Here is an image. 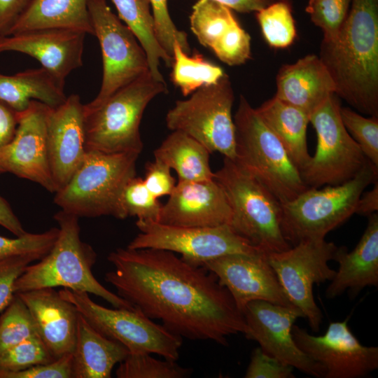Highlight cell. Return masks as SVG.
I'll return each instance as SVG.
<instances>
[{
    "label": "cell",
    "instance_id": "obj_1",
    "mask_svg": "<svg viewBox=\"0 0 378 378\" xmlns=\"http://www.w3.org/2000/svg\"><path fill=\"white\" fill-rule=\"evenodd\" d=\"M107 259L113 269L105 281L117 295L174 335L227 345L247 325L227 289L203 267L172 251L118 248Z\"/></svg>",
    "mask_w": 378,
    "mask_h": 378
},
{
    "label": "cell",
    "instance_id": "obj_2",
    "mask_svg": "<svg viewBox=\"0 0 378 378\" xmlns=\"http://www.w3.org/2000/svg\"><path fill=\"white\" fill-rule=\"evenodd\" d=\"M318 57L335 94L356 111L378 116V0H351L336 38L321 42Z\"/></svg>",
    "mask_w": 378,
    "mask_h": 378
},
{
    "label": "cell",
    "instance_id": "obj_3",
    "mask_svg": "<svg viewBox=\"0 0 378 378\" xmlns=\"http://www.w3.org/2000/svg\"><path fill=\"white\" fill-rule=\"evenodd\" d=\"M58 237L50 251L36 263L29 265L14 284L15 294L43 288L64 287L94 294L114 308L135 309L118 295L105 288L94 277L92 267L97 253L80 237L79 218L62 210L54 216Z\"/></svg>",
    "mask_w": 378,
    "mask_h": 378
},
{
    "label": "cell",
    "instance_id": "obj_4",
    "mask_svg": "<svg viewBox=\"0 0 378 378\" xmlns=\"http://www.w3.org/2000/svg\"><path fill=\"white\" fill-rule=\"evenodd\" d=\"M234 161L284 204L309 188L285 148L246 98L240 95L233 117Z\"/></svg>",
    "mask_w": 378,
    "mask_h": 378
},
{
    "label": "cell",
    "instance_id": "obj_5",
    "mask_svg": "<svg viewBox=\"0 0 378 378\" xmlns=\"http://www.w3.org/2000/svg\"><path fill=\"white\" fill-rule=\"evenodd\" d=\"M167 92L166 83L156 80L149 71L101 105L88 109L84 104L87 151L140 154L144 144L139 127L144 111L155 97Z\"/></svg>",
    "mask_w": 378,
    "mask_h": 378
},
{
    "label": "cell",
    "instance_id": "obj_6",
    "mask_svg": "<svg viewBox=\"0 0 378 378\" xmlns=\"http://www.w3.org/2000/svg\"><path fill=\"white\" fill-rule=\"evenodd\" d=\"M377 178L378 167L368 159L348 181L323 188H309L281 204V230L286 241L293 246L304 240L324 239L355 214L360 195Z\"/></svg>",
    "mask_w": 378,
    "mask_h": 378
},
{
    "label": "cell",
    "instance_id": "obj_7",
    "mask_svg": "<svg viewBox=\"0 0 378 378\" xmlns=\"http://www.w3.org/2000/svg\"><path fill=\"white\" fill-rule=\"evenodd\" d=\"M214 178L228 197L229 225L237 234L267 254L291 246L281 230V204L262 183L227 158Z\"/></svg>",
    "mask_w": 378,
    "mask_h": 378
},
{
    "label": "cell",
    "instance_id": "obj_8",
    "mask_svg": "<svg viewBox=\"0 0 378 378\" xmlns=\"http://www.w3.org/2000/svg\"><path fill=\"white\" fill-rule=\"evenodd\" d=\"M139 155L88 150L69 182L55 192V203L78 218H118L119 198L126 183L136 176Z\"/></svg>",
    "mask_w": 378,
    "mask_h": 378
},
{
    "label": "cell",
    "instance_id": "obj_9",
    "mask_svg": "<svg viewBox=\"0 0 378 378\" xmlns=\"http://www.w3.org/2000/svg\"><path fill=\"white\" fill-rule=\"evenodd\" d=\"M234 94L225 74L217 83L205 85L187 99L177 100L167 113L168 129L190 136L211 153L235 158V127L232 115Z\"/></svg>",
    "mask_w": 378,
    "mask_h": 378
},
{
    "label": "cell",
    "instance_id": "obj_10",
    "mask_svg": "<svg viewBox=\"0 0 378 378\" xmlns=\"http://www.w3.org/2000/svg\"><path fill=\"white\" fill-rule=\"evenodd\" d=\"M337 96H330L309 115L315 130V153L300 169L308 188L336 186L354 178L368 158L344 127Z\"/></svg>",
    "mask_w": 378,
    "mask_h": 378
},
{
    "label": "cell",
    "instance_id": "obj_11",
    "mask_svg": "<svg viewBox=\"0 0 378 378\" xmlns=\"http://www.w3.org/2000/svg\"><path fill=\"white\" fill-rule=\"evenodd\" d=\"M60 295L105 337L120 342L129 353L155 354L176 361L182 338L153 321L137 309H109L94 302L83 291L64 288Z\"/></svg>",
    "mask_w": 378,
    "mask_h": 378
},
{
    "label": "cell",
    "instance_id": "obj_12",
    "mask_svg": "<svg viewBox=\"0 0 378 378\" xmlns=\"http://www.w3.org/2000/svg\"><path fill=\"white\" fill-rule=\"evenodd\" d=\"M88 10L103 64L100 90L92 102L85 104L90 109L149 71V66L146 53L135 35L112 12L106 0H88Z\"/></svg>",
    "mask_w": 378,
    "mask_h": 378
},
{
    "label": "cell",
    "instance_id": "obj_13",
    "mask_svg": "<svg viewBox=\"0 0 378 378\" xmlns=\"http://www.w3.org/2000/svg\"><path fill=\"white\" fill-rule=\"evenodd\" d=\"M136 225L140 232L130 242L127 248L172 251L181 254L184 261L197 267L227 254L264 253L237 234L228 224L214 227H183L137 219Z\"/></svg>",
    "mask_w": 378,
    "mask_h": 378
},
{
    "label": "cell",
    "instance_id": "obj_14",
    "mask_svg": "<svg viewBox=\"0 0 378 378\" xmlns=\"http://www.w3.org/2000/svg\"><path fill=\"white\" fill-rule=\"evenodd\" d=\"M337 248L325 239L304 240L286 251L267 254L289 301L302 312L314 332L319 330L323 316L313 287L333 279L336 271L328 262L333 260Z\"/></svg>",
    "mask_w": 378,
    "mask_h": 378
},
{
    "label": "cell",
    "instance_id": "obj_15",
    "mask_svg": "<svg viewBox=\"0 0 378 378\" xmlns=\"http://www.w3.org/2000/svg\"><path fill=\"white\" fill-rule=\"evenodd\" d=\"M349 317L329 323L326 333L314 336L296 325L298 346L325 370V378L364 377L378 368V347L363 346L351 331Z\"/></svg>",
    "mask_w": 378,
    "mask_h": 378
},
{
    "label": "cell",
    "instance_id": "obj_16",
    "mask_svg": "<svg viewBox=\"0 0 378 378\" xmlns=\"http://www.w3.org/2000/svg\"><path fill=\"white\" fill-rule=\"evenodd\" d=\"M242 314L247 325L245 337L256 341L265 353L306 374L324 377L323 368L307 356L293 337L295 321L304 318L298 308L257 300L248 302Z\"/></svg>",
    "mask_w": 378,
    "mask_h": 378
},
{
    "label": "cell",
    "instance_id": "obj_17",
    "mask_svg": "<svg viewBox=\"0 0 378 378\" xmlns=\"http://www.w3.org/2000/svg\"><path fill=\"white\" fill-rule=\"evenodd\" d=\"M50 108L32 100L26 110L19 113L14 137L0 149V174L11 173L55 192L46 144L47 119Z\"/></svg>",
    "mask_w": 378,
    "mask_h": 378
},
{
    "label": "cell",
    "instance_id": "obj_18",
    "mask_svg": "<svg viewBox=\"0 0 378 378\" xmlns=\"http://www.w3.org/2000/svg\"><path fill=\"white\" fill-rule=\"evenodd\" d=\"M201 267L216 276L241 313L248 302L257 300L293 305L269 263L267 253L227 254L207 260Z\"/></svg>",
    "mask_w": 378,
    "mask_h": 378
},
{
    "label": "cell",
    "instance_id": "obj_19",
    "mask_svg": "<svg viewBox=\"0 0 378 378\" xmlns=\"http://www.w3.org/2000/svg\"><path fill=\"white\" fill-rule=\"evenodd\" d=\"M46 144L56 192L69 182L87 153L85 107L78 95L73 94L60 106L50 108Z\"/></svg>",
    "mask_w": 378,
    "mask_h": 378
},
{
    "label": "cell",
    "instance_id": "obj_20",
    "mask_svg": "<svg viewBox=\"0 0 378 378\" xmlns=\"http://www.w3.org/2000/svg\"><path fill=\"white\" fill-rule=\"evenodd\" d=\"M232 209L225 191L214 178L178 181L159 223L183 227H214L230 224Z\"/></svg>",
    "mask_w": 378,
    "mask_h": 378
},
{
    "label": "cell",
    "instance_id": "obj_21",
    "mask_svg": "<svg viewBox=\"0 0 378 378\" xmlns=\"http://www.w3.org/2000/svg\"><path fill=\"white\" fill-rule=\"evenodd\" d=\"M85 35L64 29H41L0 35V53L14 51L28 55L64 83L68 75L83 65Z\"/></svg>",
    "mask_w": 378,
    "mask_h": 378
},
{
    "label": "cell",
    "instance_id": "obj_22",
    "mask_svg": "<svg viewBox=\"0 0 378 378\" xmlns=\"http://www.w3.org/2000/svg\"><path fill=\"white\" fill-rule=\"evenodd\" d=\"M190 26L200 44L229 66L251 57V37L229 7L213 0H198L190 15Z\"/></svg>",
    "mask_w": 378,
    "mask_h": 378
},
{
    "label": "cell",
    "instance_id": "obj_23",
    "mask_svg": "<svg viewBox=\"0 0 378 378\" xmlns=\"http://www.w3.org/2000/svg\"><path fill=\"white\" fill-rule=\"evenodd\" d=\"M28 308L38 334L57 358L73 354L79 312L54 288L34 289L17 294Z\"/></svg>",
    "mask_w": 378,
    "mask_h": 378
},
{
    "label": "cell",
    "instance_id": "obj_24",
    "mask_svg": "<svg viewBox=\"0 0 378 378\" xmlns=\"http://www.w3.org/2000/svg\"><path fill=\"white\" fill-rule=\"evenodd\" d=\"M274 97L309 115L335 94L336 86L328 69L316 55H307L283 65L276 78Z\"/></svg>",
    "mask_w": 378,
    "mask_h": 378
},
{
    "label": "cell",
    "instance_id": "obj_25",
    "mask_svg": "<svg viewBox=\"0 0 378 378\" xmlns=\"http://www.w3.org/2000/svg\"><path fill=\"white\" fill-rule=\"evenodd\" d=\"M367 227L356 247L349 252L338 247L333 260L339 264L326 290V297L333 299L349 290L355 297L367 286H378V214L370 215Z\"/></svg>",
    "mask_w": 378,
    "mask_h": 378
},
{
    "label": "cell",
    "instance_id": "obj_26",
    "mask_svg": "<svg viewBox=\"0 0 378 378\" xmlns=\"http://www.w3.org/2000/svg\"><path fill=\"white\" fill-rule=\"evenodd\" d=\"M128 354L124 345L101 334L79 313L73 378H109L114 366Z\"/></svg>",
    "mask_w": 378,
    "mask_h": 378
},
{
    "label": "cell",
    "instance_id": "obj_27",
    "mask_svg": "<svg viewBox=\"0 0 378 378\" xmlns=\"http://www.w3.org/2000/svg\"><path fill=\"white\" fill-rule=\"evenodd\" d=\"M41 29H64L94 35L88 0H32L4 36Z\"/></svg>",
    "mask_w": 378,
    "mask_h": 378
},
{
    "label": "cell",
    "instance_id": "obj_28",
    "mask_svg": "<svg viewBox=\"0 0 378 378\" xmlns=\"http://www.w3.org/2000/svg\"><path fill=\"white\" fill-rule=\"evenodd\" d=\"M66 97L64 83L43 67L13 75L0 74V102L18 113L26 110L32 100L55 108Z\"/></svg>",
    "mask_w": 378,
    "mask_h": 378
},
{
    "label": "cell",
    "instance_id": "obj_29",
    "mask_svg": "<svg viewBox=\"0 0 378 378\" xmlns=\"http://www.w3.org/2000/svg\"><path fill=\"white\" fill-rule=\"evenodd\" d=\"M255 109L300 171L311 157L307 143L309 115L274 96Z\"/></svg>",
    "mask_w": 378,
    "mask_h": 378
},
{
    "label": "cell",
    "instance_id": "obj_30",
    "mask_svg": "<svg viewBox=\"0 0 378 378\" xmlns=\"http://www.w3.org/2000/svg\"><path fill=\"white\" fill-rule=\"evenodd\" d=\"M210 152L201 143L180 131H172L154 150V158L174 169L178 181L214 178L209 164Z\"/></svg>",
    "mask_w": 378,
    "mask_h": 378
},
{
    "label": "cell",
    "instance_id": "obj_31",
    "mask_svg": "<svg viewBox=\"0 0 378 378\" xmlns=\"http://www.w3.org/2000/svg\"><path fill=\"white\" fill-rule=\"evenodd\" d=\"M111 1L116 8L118 18L131 29L145 50L153 77L156 80L165 82L159 69L160 61L167 67H172L173 58L164 50L156 38L150 0Z\"/></svg>",
    "mask_w": 378,
    "mask_h": 378
},
{
    "label": "cell",
    "instance_id": "obj_32",
    "mask_svg": "<svg viewBox=\"0 0 378 378\" xmlns=\"http://www.w3.org/2000/svg\"><path fill=\"white\" fill-rule=\"evenodd\" d=\"M172 82L187 97L205 85L217 83L225 74L223 69L206 59L202 54L191 56L175 41L173 46Z\"/></svg>",
    "mask_w": 378,
    "mask_h": 378
},
{
    "label": "cell",
    "instance_id": "obj_33",
    "mask_svg": "<svg viewBox=\"0 0 378 378\" xmlns=\"http://www.w3.org/2000/svg\"><path fill=\"white\" fill-rule=\"evenodd\" d=\"M257 21L266 42L274 48L290 46L296 37L292 10L286 0H278L255 12Z\"/></svg>",
    "mask_w": 378,
    "mask_h": 378
},
{
    "label": "cell",
    "instance_id": "obj_34",
    "mask_svg": "<svg viewBox=\"0 0 378 378\" xmlns=\"http://www.w3.org/2000/svg\"><path fill=\"white\" fill-rule=\"evenodd\" d=\"M118 364V378H184L192 372L175 360L156 359L148 353H129Z\"/></svg>",
    "mask_w": 378,
    "mask_h": 378
},
{
    "label": "cell",
    "instance_id": "obj_35",
    "mask_svg": "<svg viewBox=\"0 0 378 378\" xmlns=\"http://www.w3.org/2000/svg\"><path fill=\"white\" fill-rule=\"evenodd\" d=\"M162 204L146 188L141 177L134 176L125 185L118 202V219L159 221Z\"/></svg>",
    "mask_w": 378,
    "mask_h": 378
},
{
    "label": "cell",
    "instance_id": "obj_36",
    "mask_svg": "<svg viewBox=\"0 0 378 378\" xmlns=\"http://www.w3.org/2000/svg\"><path fill=\"white\" fill-rule=\"evenodd\" d=\"M36 335L37 328L29 309L15 294L0 315V354Z\"/></svg>",
    "mask_w": 378,
    "mask_h": 378
},
{
    "label": "cell",
    "instance_id": "obj_37",
    "mask_svg": "<svg viewBox=\"0 0 378 378\" xmlns=\"http://www.w3.org/2000/svg\"><path fill=\"white\" fill-rule=\"evenodd\" d=\"M38 335L30 337L0 354V372H17L55 360Z\"/></svg>",
    "mask_w": 378,
    "mask_h": 378
},
{
    "label": "cell",
    "instance_id": "obj_38",
    "mask_svg": "<svg viewBox=\"0 0 378 378\" xmlns=\"http://www.w3.org/2000/svg\"><path fill=\"white\" fill-rule=\"evenodd\" d=\"M340 115L346 130L365 156L378 167V116L365 117L342 106Z\"/></svg>",
    "mask_w": 378,
    "mask_h": 378
},
{
    "label": "cell",
    "instance_id": "obj_39",
    "mask_svg": "<svg viewBox=\"0 0 378 378\" xmlns=\"http://www.w3.org/2000/svg\"><path fill=\"white\" fill-rule=\"evenodd\" d=\"M351 0H312L307 1L306 11L312 22L323 33L322 42L334 41L348 15Z\"/></svg>",
    "mask_w": 378,
    "mask_h": 378
},
{
    "label": "cell",
    "instance_id": "obj_40",
    "mask_svg": "<svg viewBox=\"0 0 378 378\" xmlns=\"http://www.w3.org/2000/svg\"><path fill=\"white\" fill-rule=\"evenodd\" d=\"M59 234L58 227L41 233L27 232L15 238L0 235V260L7 258L32 254L43 258L52 248Z\"/></svg>",
    "mask_w": 378,
    "mask_h": 378
},
{
    "label": "cell",
    "instance_id": "obj_41",
    "mask_svg": "<svg viewBox=\"0 0 378 378\" xmlns=\"http://www.w3.org/2000/svg\"><path fill=\"white\" fill-rule=\"evenodd\" d=\"M150 2L155 36L164 50L173 58V46L174 42L177 41L183 50L190 54L187 34L178 30L172 21L168 10V0H150Z\"/></svg>",
    "mask_w": 378,
    "mask_h": 378
},
{
    "label": "cell",
    "instance_id": "obj_42",
    "mask_svg": "<svg viewBox=\"0 0 378 378\" xmlns=\"http://www.w3.org/2000/svg\"><path fill=\"white\" fill-rule=\"evenodd\" d=\"M41 258L36 255H14L0 260V312H2L15 297L14 284L27 267Z\"/></svg>",
    "mask_w": 378,
    "mask_h": 378
},
{
    "label": "cell",
    "instance_id": "obj_43",
    "mask_svg": "<svg viewBox=\"0 0 378 378\" xmlns=\"http://www.w3.org/2000/svg\"><path fill=\"white\" fill-rule=\"evenodd\" d=\"M294 368L285 365L276 358L265 353L260 347L255 348L251 354L246 369V378H293Z\"/></svg>",
    "mask_w": 378,
    "mask_h": 378
},
{
    "label": "cell",
    "instance_id": "obj_44",
    "mask_svg": "<svg viewBox=\"0 0 378 378\" xmlns=\"http://www.w3.org/2000/svg\"><path fill=\"white\" fill-rule=\"evenodd\" d=\"M0 378H73L72 354L17 372H0Z\"/></svg>",
    "mask_w": 378,
    "mask_h": 378
},
{
    "label": "cell",
    "instance_id": "obj_45",
    "mask_svg": "<svg viewBox=\"0 0 378 378\" xmlns=\"http://www.w3.org/2000/svg\"><path fill=\"white\" fill-rule=\"evenodd\" d=\"M143 179L148 190L158 199L169 196L176 185L170 167L155 158L146 164Z\"/></svg>",
    "mask_w": 378,
    "mask_h": 378
},
{
    "label": "cell",
    "instance_id": "obj_46",
    "mask_svg": "<svg viewBox=\"0 0 378 378\" xmlns=\"http://www.w3.org/2000/svg\"><path fill=\"white\" fill-rule=\"evenodd\" d=\"M32 0H0V35L4 36Z\"/></svg>",
    "mask_w": 378,
    "mask_h": 378
},
{
    "label": "cell",
    "instance_id": "obj_47",
    "mask_svg": "<svg viewBox=\"0 0 378 378\" xmlns=\"http://www.w3.org/2000/svg\"><path fill=\"white\" fill-rule=\"evenodd\" d=\"M19 120V113L0 102V149L14 137Z\"/></svg>",
    "mask_w": 378,
    "mask_h": 378
},
{
    "label": "cell",
    "instance_id": "obj_48",
    "mask_svg": "<svg viewBox=\"0 0 378 378\" xmlns=\"http://www.w3.org/2000/svg\"><path fill=\"white\" fill-rule=\"evenodd\" d=\"M0 225L16 237L22 236L27 232L8 202L1 196H0Z\"/></svg>",
    "mask_w": 378,
    "mask_h": 378
},
{
    "label": "cell",
    "instance_id": "obj_49",
    "mask_svg": "<svg viewBox=\"0 0 378 378\" xmlns=\"http://www.w3.org/2000/svg\"><path fill=\"white\" fill-rule=\"evenodd\" d=\"M370 190L363 192L356 207L355 214L369 216L378 211V181Z\"/></svg>",
    "mask_w": 378,
    "mask_h": 378
},
{
    "label": "cell",
    "instance_id": "obj_50",
    "mask_svg": "<svg viewBox=\"0 0 378 378\" xmlns=\"http://www.w3.org/2000/svg\"><path fill=\"white\" fill-rule=\"evenodd\" d=\"M222 4L232 10L248 13L257 12L278 0H213Z\"/></svg>",
    "mask_w": 378,
    "mask_h": 378
},
{
    "label": "cell",
    "instance_id": "obj_51",
    "mask_svg": "<svg viewBox=\"0 0 378 378\" xmlns=\"http://www.w3.org/2000/svg\"><path fill=\"white\" fill-rule=\"evenodd\" d=\"M312 1V0H308V1Z\"/></svg>",
    "mask_w": 378,
    "mask_h": 378
}]
</instances>
